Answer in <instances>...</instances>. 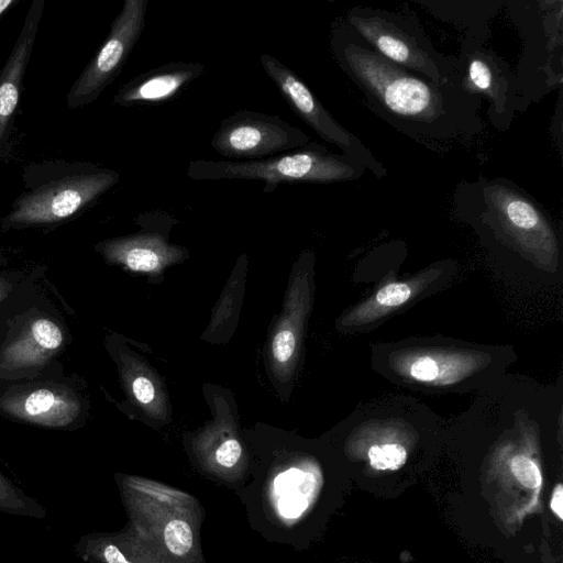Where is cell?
<instances>
[{"mask_svg": "<svg viewBox=\"0 0 563 563\" xmlns=\"http://www.w3.org/2000/svg\"><path fill=\"white\" fill-rule=\"evenodd\" d=\"M461 87L470 95L488 101V115L498 130H506L521 107L519 80L494 52L474 38L462 44L456 60Z\"/></svg>", "mask_w": 563, "mask_h": 563, "instance_id": "obj_8", "label": "cell"}, {"mask_svg": "<svg viewBox=\"0 0 563 563\" xmlns=\"http://www.w3.org/2000/svg\"><path fill=\"white\" fill-rule=\"evenodd\" d=\"M296 346L295 334L288 330L283 329L276 333L273 340L272 350L275 360L279 363L287 362Z\"/></svg>", "mask_w": 563, "mask_h": 563, "instance_id": "obj_21", "label": "cell"}, {"mask_svg": "<svg viewBox=\"0 0 563 563\" xmlns=\"http://www.w3.org/2000/svg\"><path fill=\"white\" fill-rule=\"evenodd\" d=\"M0 512L16 517L45 519L46 509L0 472Z\"/></svg>", "mask_w": 563, "mask_h": 563, "instance_id": "obj_15", "label": "cell"}, {"mask_svg": "<svg viewBox=\"0 0 563 563\" xmlns=\"http://www.w3.org/2000/svg\"><path fill=\"white\" fill-rule=\"evenodd\" d=\"M2 400L11 415L44 427H66L79 411L77 398L64 387H38Z\"/></svg>", "mask_w": 563, "mask_h": 563, "instance_id": "obj_12", "label": "cell"}, {"mask_svg": "<svg viewBox=\"0 0 563 563\" xmlns=\"http://www.w3.org/2000/svg\"><path fill=\"white\" fill-rule=\"evenodd\" d=\"M24 190L11 206L8 228L52 225L69 220L114 187L120 174L88 162L32 164L23 174Z\"/></svg>", "mask_w": 563, "mask_h": 563, "instance_id": "obj_2", "label": "cell"}, {"mask_svg": "<svg viewBox=\"0 0 563 563\" xmlns=\"http://www.w3.org/2000/svg\"><path fill=\"white\" fill-rule=\"evenodd\" d=\"M309 477L310 474H306L297 468H290L276 477V492L283 495L278 507L284 516L297 517L307 507L308 501L300 490Z\"/></svg>", "mask_w": 563, "mask_h": 563, "instance_id": "obj_16", "label": "cell"}, {"mask_svg": "<svg viewBox=\"0 0 563 563\" xmlns=\"http://www.w3.org/2000/svg\"><path fill=\"white\" fill-rule=\"evenodd\" d=\"M132 388L134 396L142 404H148L153 400L155 395L154 386L146 377L140 376L135 378Z\"/></svg>", "mask_w": 563, "mask_h": 563, "instance_id": "obj_24", "label": "cell"}, {"mask_svg": "<svg viewBox=\"0 0 563 563\" xmlns=\"http://www.w3.org/2000/svg\"><path fill=\"white\" fill-rule=\"evenodd\" d=\"M411 376L420 382H432L439 375V367L437 363L428 357H419L410 367Z\"/></svg>", "mask_w": 563, "mask_h": 563, "instance_id": "obj_22", "label": "cell"}, {"mask_svg": "<svg viewBox=\"0 0 563 563\" xmlns=\"http://www.w3.org/2000/svg\"><path fill=\"white\" fill-rule=\"evenodd\" d=\"M364 168L343 154L323 145H307L256 161L196 159L189 163L187 176L194 180H262L263 194H271L283 183L331 184L354 180Z\"/></svg>", "mask_w": 563, "mask_h": 563, "instance_id": "obj_3", "label": "cell"}, {"mask_svg": "<svg viewBox=\"0 0 563 563\" xmlns=\"http://www.w3.org/2000/svg\"><path fill=\"white\" fill-rule=\"evenodd\" d=\"M310 143V136L278 115L241 110L220 122L211 147L233 161H256Z\"/></svg>", "mask_w": 563, "mask_h": 563, "instance_id": "obj_6", "label": "cell"}, {"mask_svg": "<svg viewBox=\"0 0 563 563\" xmlns=\"http://www.w3.org/2000/svg\"><path fill=\"white\" fill-rule=\"evenodd\" d=\"M147 0H125L110 32L67 93V104L77 109L93 102L115 79L139 41L146 21Z\"/></svg>", "mask_w": 563, "mask_h": 563, "instance_id": "obj_7", "label": "cell"}, {"mask_svg": "<svg viewBox=\"0 0 563 563\" xmlns=\"http://www.w3.org/2000/svg\"><path fill=\"white\" fill-rule=\"evenodd\" d=\"M563 486L559 484L553 490L551 497V510L562 520L563 519Z\"/></svg>", "mask_w": 563, "mask_h": 563, "instance_id": "obj_25", "label": "cell"}, {"mask_svg": "<svg viewBox=\"0 0 563 563\" xmlns=\"http://www.w3.org/2000/svg\"><path fill=\"white\" fill-rule=\"evenodd\" d=\"M242 453L240 443L235 439L223 442L216 452L218 463L225 467L236 464Z\"/></svg>", "mask_w": 563, "mask_h": 563, "instance_id": "obj_23", "label": "cell"}, {"mask_svg": "<svg viewBox=\"0 0 563 563\" xmlns=\"http://www.w3.org/2000/svg\"><path fill=\"white\" fill-rule=\"evenodd\" d=\"M164 541L175 555H184L192 545V532L189 525L180 519L170 520L164 529Z\"/></svg>", "mask_w": 563, "mask_h": 563, "instance_id": "obj_18", "label": "cell"}, {"mask_svg": "<svg viewBox=\"0 0 563 563\" xmlns=\"http://www.w3.org/2000/svg\"><path fill=\"white\" fill-rule=\"evenodd\" d=\"M330 47L368 108L399 132L429 147L479 134L482 98L459 84H437L386 59L346 24L333 27Z\"/></svg>", "mask_w": 563, "mask_h": 563, "instance_id": "obj_1", "label": "cell"}, {"mask_svg": "<svg viewBox=\"0 0 563 563\" xmlns=\"http://www.w3.org/2000/svg\"><path fill=\"white\" fill-rule=\"evenodd\" d=\"M206 71L200 63L173 62L142 73L125 82L113 96L119 107L156 104L172 100Z\"/></svg>", "mask_w": 563, "mask_h": 563, "instance_id": "obj_10", "label": "cell"}, {"mask_svg": "<svg viewBox=\"0 0 563 563\" xmlns=\"http://www.w3.org/2000/svg\"><path fill=\"white\" fill-rule=\"evenodd\" d=\"M371 465L376 470H398L406 460L407 452L400 444L373 445L368 450Z\"/></svg>", "mask_w": 563, "mask_h": 563, "instance_id": "obj_17", "label": "cell"}, {"mask_svg": "<svg viewBox=\"0 0 563 563\" xmlns=\"http://www.w3.org/2000/svg\"><path fill=\"white\" fill-rule=\"evenodd\" d=\"M10 290V284L0 277V301L7 296Z\"/></svg>", "mask_w": 563, "mask_h": 563, "instance_id": "obj_26", "label": "cell"}, {"mask_svg": "<svg viewBox=\"0 0 563 563\" xmlns=\"http://www.w3.org/2000/svg\"><path fill=\"white\" fill-rule=\"evenodd\" d=\"M100 249L107 257L121 262L133 271L144 272L157 269L179 253V250L168 246L162 238L151 234L104 241Z\"/></svg>", "mask_w": 563, "mask_h": 563, "instance_id": "obj_13", "label": "cell"}, {"mask_svg": "<svg viewBox=\"0 0 563 563\" xmlns=\"http://www.w3.org/2000/svg\"><path fill=\"white\" fill-rule=\"evenodd\" d=\"M345 24L371 48L391 63L433 82H460L456 60L439 53L412 20L389 11L355 7Z\"/></svg>", "mask_w": 563, "mask_h": 563, "instance_id": "obj_4", "label": "cell"}, {"mask_svg": "<svg viewBox=\"0 0 563 563\" xmlns=\"http://www.w3.org/2000/svg\"><path fill=\"white\" fill-rule=\"evenodd\" d=\"M411 290L404 283H393L380 288L376 295L378 303L382 306L394 307L408 300Z\"/></svg>", "mask_w": 563, "mask_h": 563, "instance_id": "obj_20", "label": "cell"}, {"mask_svg": "<svg viewBox=\"0 0 563 563\" xmlns=\"http://www.w3.org/2000/svg\"><path fill=\"white\" fill-rule=\"evenodd\" d=\"M511 472L515 477L527 488H537L541 485L542 477L537 464L525 455H517L511 460Z\"/></svg>", "mask_w": 563, "mask_h": 563, "instance_id": "obj_19", "label": "cell"}, {"mask_svg": "<svg viewBox=\"0 0 563 563\" xmlns=\"http://www.w3.org/2000/svg\"><path fill=\"white\" fill-rule=\"evenodd\" d=\"M14 3L15 0H0V16Z\"/></svg>", "mask_w": 563, "mask_h": 563, "instance_id": "obj_27", "label": "cell"}, {"mask_svg": "<svg viewBox=\"0 0 563 563\" xmlns=\"http://www.w3.org/2000/svg\"><path fill=\"white\" fill-rule=\"evenodd\" d=\"M260 63L289 108L322 140L335 145L343 155L376 177L386 176V168L372 152L331 115L292 69L269 54H262Z\"/></svg>", "mask_w": 563, "mask_h": 563, "instance_id": "obj_5", "label": "cell"}, {"mask_svg": "<svg viewBox=\"0 0 563 563\" xmlns=\"http://www.w3.org/2000/svg\"><path fill=\"white\" fill-rule=\"evenodd\" d=\"M486 213L523 243L544 245L552 231L540 206L515 185L503 179L483 187Z\"/></svg>", "mask_w": 563, "mask_h": 563, "instance_id": "obj_9", "label": "cell"}, {"mask_svg": "<svg viewBox=\"0 0 563 563\" xmlns=\"http://www.w3.org/2000/svg\"><path fill=\"white\" fill-rule=\"evenodd\" d=\"M63 343V333L52 320H34L26 331L4 352L10 364L31 365L44 360Z\"/></svg>", "mask_w": 563, "mask_h": 563, "instance_id": "obj_14", "label": "cell"}, {"mask_svg": "<svg viewBox=\"0 0 563 563\" xmlns=\"http://www.w3.org/2000/svg\"><path fill=\"white\" fill-rule=\"evenodd\" d=\"M43 11L44 0H34L0 75V148L20 100L23 77L32 54Z\"/></svg>", "mask_w": 563, "mask_h": 563, "instance_id": "obj_11", "label": "cell"}]
</instances>
